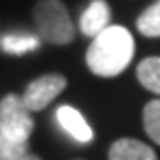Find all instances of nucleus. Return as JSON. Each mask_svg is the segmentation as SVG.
<instances>
[{
  "instance_id": "1",
  "label": "nucleus",
  "mask_w": 160,
  "mask_h": 160,
  "mask_svg": "<svg viewBox=\"0 0 160 160\" xmlns=\"http://www.w3.org/2000/svg\"><path fill=\"white\" fill-rule=\"evenodd\" d=\"M135 54V40L123 25H108L92 40L85 62L98 77H117L129 67Z\"/></svg>"
},
{
  "instance_id": "2",
  "label": "nucleus",
  "mask_w": 160,
  "mask_h": 160,
  "mask_svg": "<svg viewBox=\"0 0 160 160\" xmlns=\"http://www.w3.org/2000/svg\"><path fill=\"white\" fill-rule=\"evenodd\" d=\"M33 25L42 42L67 46L75 38V27L62 0H38L33 6Z\"/></svg>"
},
{
  "instance_id": "3",
  "label": "nucleus",
  "mask_w": 160,
  "mask_h": 160,
  "mask_svg": "<svg viewBox=\"0 0 160 160\" xmlns=\"http://www.w3.org/2000/svg\"><path fill=\"white\" fill-rule=\"evenodd\" d=\"M31 110L23 104V98L17 94H6L0 100V131L17 143H27L33 133Z\"/></svg>"
},
{
  "instance_id": "4",
  "label": "nucleus",
  "mask_w": 160,
  "mask_h": 160,
  "mask_svg": "<svg viewBox=\"0 0 160 160\" xmlns=\"http://www.w3.org/2000/svg\"><path fill=\"white\" fill-rule=\"evenodd\" d=\"M65 88H67L65 75H60V73H48V75H42V77L33 79L25 88L21 98H23V104L29 108L31 112H38V110H44Z\"/></svg>"
},
{
  "instance_id": "5",
  "label": "nucleus",
  "mask_w": 160,
  "mask_h": 160,
  "mask_svg": "<svg viewBox=\"0 0 160 160\" xmlns=\"http://www.w3.org/2000/svg\"><path fill=\"white\" fill-rule=\"evenodd\" d=\"M56 121L62 127L65 133L75 139L79 143H89L94 139V131L88 125V121L83 119V114L79 112L77 108L69 106V104H62V106L56 108Z\"/></svg>"
},
{
  "instance_id": "6",
  "label": "nucleus",
  "mask_w": 160,
  "mask_h": 160,
  "mask_svg": "<svg viewBox=\"0 0 160 160\" xmlns=\"http://www.w3.org/2000/svg\"><path fill=\"white\" fill-rule=\"evenodd\" d=\"M108 25H110V6L104 0H92L89 6L79 17V29H81L83 36L96 38Z\"/></svg>"
},
{
  "instance_id": "7",
  "label": "nucleus",
  "mask_w": 160,
  "mask_h": 160,
  "mask_svg": "<svg viewBox=\"0 0 160 160\" xmlns=\"http://www.w3.org/2000/svg\"><path fill=\"white\" fill-rule=\"evenodd\" d=\"M108 160H158V156L148 143L133 137H123L110 146Z\"/></svg>"
},
{
  "instance_id": "8",
  "label": "nucleus",
  "mask_w": 160,
  "mask_h": 160,
  "mask_svg": "<svg viewBox=\"0 0 160 160\" xmlns=\"http://www.w3.org/2000/svg\"><path fill=\"white\" fill-rule=\"evenodd\" d=\"M40 38L38 33H8V36L0 38V50L12 56L19 54H27L40 48Z\"/></svg>"
},
{
  "instance_id": "9",
  "label": "nucleus",
  "mask_w": 160,
  "mask_h": 160,
  "mask_svg": "<svg viewBox=\"0 0 160 160\" xmlns=\"http://www.w3.org/2000/svg\"><path fill=\"white\" fill-rule=\"evenodd\" d=\"M137 79L146 89L160 96V56L143 58L137 65Z\"/></svg>"
},
{
  "instance_id": "10",
  "label": "nucleus",
  "mask_w": 160,
  "mask_h": 160,
  "mask_svg": "<svg viewBox=\"0 0 160 160\" xmlns=\"http://www.w3.org/2000/svg\"><path fill=\"white\" fill-rule=\"evenodd\" d=\"M137 31L146 38H160V0L150 4L137 17Z\"/></svg>"
},
{
  "instance_id": "11",
  "label": "nucleus",
  "mask_w": 160,
  "mask_h": 160,
  "mask_svg": "<svg viewBox=\"0 0 160 160\" xmlns=\"http://www.w3.org/2000/svg\"><path fill=\"white\" fill-rule=\"evenodd\" d=\"M143 129L160 146V100H152L143 106Z\"/></svg>"
},
{
  "instance_id": "12",
  "label": "nucleus",
  "mask_w": 160,
  "mask_h": 160,
  "mask_svg": "<svg viewBox=\"0 0 160 160\" xmlns=\"http://www.w3.org/2000/svg\"><path fill=\"white\" fill-rule=\"evenodd\" d=\"M29 154L27 143H17L0 131V160H19L21 156Z\"/></svg>"
},
{
  "instance_id": "13",
  "label": "nucleus",
  "mask_w": 160,
  "mask_h": 160,
  "mask_svg": "<svg viewBox=\"0 0 160 160\" xmlns=\"http://www.w3.org/2000/svg\"><path fill=\"white\" fill-rule=\"evenodd\" d=\"M19 160H42L40 156H36V154H25V156H21Z\"/></svg>"
}]
</instances>
